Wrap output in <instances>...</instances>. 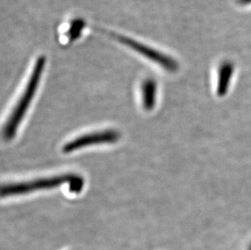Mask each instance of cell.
<instances>
[{"instance_id": "6da1fadb", "label": "cell", "mask_w": 251, "mask_h": 250, "mask_svg": "<svg viewBox=\"0 0 251 250\" xmlns=\"http://www.w3.org/2000/svg\"><path fill=\"white\" fill-rule=\"evenodd\" d=\"M45 64V57L41 56L37 59L30 76L28 78L25 89L22 93L19 101H17L13 111L7 119V123L5 125L3 128V138L6 141H10L16 136L17 129L23 121L38 90V85L40 84Z\"/></svg>"}, {"instance_id": "7a4b0ae2", "label": "cell", "mask_w": 251, "mask_h": 250, "mask_svg": "<svg viewBox=\"0 0 251 250\" xmlns=\"http://www.w3.org/2000/svg\"><path fill=\"white\" fill-rule=\"evenodd\" d=\"M69 184L71 192H79L82 189L84 180L82 177L75 174H63L55 176L33 179L29 181L8 183L3 184L1 189V196H17L30 194L43 189H55L63 184Z\"/></svg>"}, {"instance_id": "3957f363", "label": "cell", "mask_w": 251, "mask_h": 250, "mask_svg": "<svg viewBox=\"0 0 251 250\" xmlns=\"http://www.w3.org/2000/svg\"><path fill=\"white\" fill-rule=\"evenodd\" d=\"M112 37L116 40H118L120 43L126 45V47L131 48L134 51L138 52V54H142L147 59H151V61L163 67L164 69H166L167 71L176 72L177 70L178 64L176 61L174 60L173 58L167 56L161 52L154 50L153 48L144 45L138 41L133 40V39L127 38L125 36L113 34Z\"/></svg>"}, {"instance_id": "277c9868", "label": "cell", "mask_w": 251, "mask_h": 250, "mask_svg": "<svg viewBox=\"0 0 251 250\" xmlns=\"http://www.w3.org/2000/svg\"><path fill=\"white\" fill-rule=\"evenodd\" d=\"M121 135L113 129L102 130L99 132H91L81 135L75 139L68 142L63 147V152L65 153H73L77 150L90 147L92 145L108 144L115 143L120 139Z\"/></svg>"}, {"instance_id": "5b68a950", "label": "cell", "mask_w": 251, "mask_h": 250, "mask_svg": "<svg viewBox=\"0 0 251 250\" xmlns=\"http://www.w3.org/2000/svg\"><path fill=\"white\" fill-rule=\"evenodd\" d=\"M232 74H233V66L230 62H225L221 64L218 71V82H217V90H216L219 97H224L227 95Z\"/></svg>"}, {"instance_id": "8992f818", "label": "cell", "mask_w": 251, "mask_h": 250, "mask_svg": "<svg viewBox=\"0 0 251 250\" xmlns=\"http://www.w3.org/2000/svg\"><path fill=\"white\" fill-rule=\"evenodd\" d=\"M141 91L143 107L147 111H151L156 101L157 83L155 80L146 79L142 82Z\"/></svg>"}, {"instance_id": "52a82bcc", "label": "cell", "mask_w": 251, "mask_h": 250, "mask_svg": "<svg viewBox=\"0 0 251 250\" xmlns=\"http://www.w3.org/2000/svg\"><path fill=\"white\" fill-rule=\"evenodd\" d=\"M237 2L242 5L251 4V0H237Z\"/></svg>"}, {"instance_id": "ba28073f", "label": "cell", "mask_w": 251, "mask_h": 250, "mask_svg": "<svg viewBox=\"0 0 251 250\" xmlns=\"http://www.w3.org/2000/svg\"><path fill=\"white\" fill-rule=\"evenodd\" d=\"M250 250H251V246H250Z\"/></svg>"}]
</instances>
